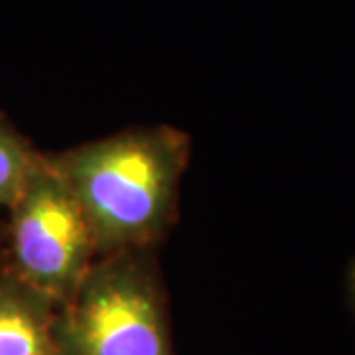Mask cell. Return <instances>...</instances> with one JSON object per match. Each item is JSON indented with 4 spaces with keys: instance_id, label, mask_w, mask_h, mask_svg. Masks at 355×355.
Returning <instances> with one entry per match:
<instances>
[{
    "instance_id": "1",
    "label": "cell",
    "mask_w": 355,
    "mask_h": 355,
    "mask_svg": "<svg viewBox=\"0 0 355 355\" xmlns=\"http://www.w3.org/2000/svg\"><path fill=\"white\" fill-rule=\"evenodd\" d=\"M190 140L172 127L123 130L48 156L83 209L99 257L150 251L176 217Z\"/></svg>"
},
{
    "instance_id": "2",
    "label": "cell",
    "mask_w": 355,
    "mask_h": 355,
    "mask_svg": "<svg viewBox=\"0 0 355 355\" xmlns=\"http://www.w3.org/2000/svg\"><path fill=\"white\" fill-rule=\"evenodd\" d=\"M58 355H176L150 251L99 257L53 316Z\"/></svg>"
},
{
    "instance_id": "3",
    "label": "cell",
    "mask_w": 355,
    "mask_h": 355,
    "mask_svg": "<svg viewBox=\"0 0 355 355\" xmlns=\"http://www.w3.org/2000/svg\"><path fill=\"white\" fill-rule=\"evenodd\" d=\"M16 279L60 306L99 259L83 209L48 156L12 205Z\"/></svg>"
},
{
    "instance_id": "4",
    "label": "cell",
    "mask_w": 355,
    "mask_h": 355,
    "mask_svg": "<svg viewBox=\"0 0 355 355\" xmlns=\"http://www.w3.org/2000/svg\"><path fill=\"white\" fill-rule=\"evenodd\" d=\"M58 306L22 280L0 286V355H58L53 316Z\"/></svg>"
},
{
    "instance_id": "5",
    "label": "cell",
    "mask_w": 355,
    "mask_h": 355,
    "mask_svg": "<svg viewBox=\"0 0 355 355\" xmlns=\"http://www.w3.org/2000/svg\"><path fill=\"white\" fill-rule=\"evenodd\" d=\"M38 160L40 154L0 123V205L12 207Z\"/></svg>"
}]
</instances>
